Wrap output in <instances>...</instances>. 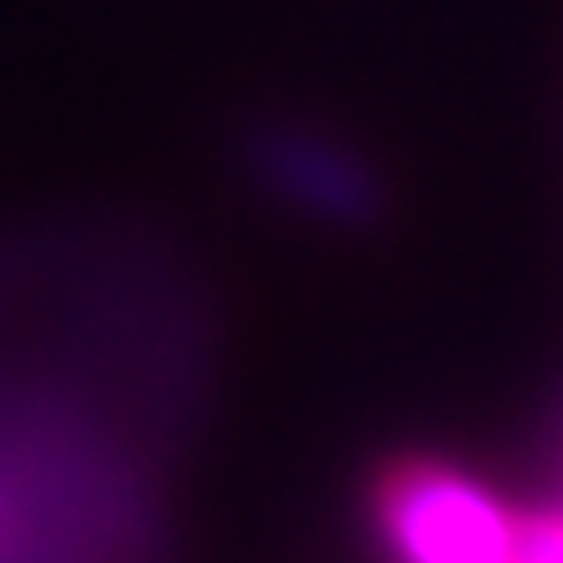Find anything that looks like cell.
I'll list each match as a JSON object with an SVG mask.
<instances>
[{"instance_id": "6da1fadb", "label": "cell", "mask_w": 563, "mask_h": 563, "mask_svg": "<svg viewBox=\"0 0 563 563\" xmlns=\"http://www.w3.org/2000/svg\"><path fill=\"white\" fill-rule=\"evenodd\" d=\"M376 520L401 563H507L514 514L444 463L401 457L376 483Z\"/></svg>"}, {"instance_id": "7a4b0ae2", "label": "cell", "mask_w": 563, "mask_h": 563, "mask_svg": "<svg viewBox=\"0 0 563 563\" xmlns=\"http://www.w3.org/2000/svg\"><path fill=\"white\" fill-rule=\"evenodd\" d=\"M263 169L276 176V188L288 201L313 207V213H369L376 207V188L351 157H339L332 144L320 139H301V132H282L257 151Z\"/></svg>"}, {"instance_id": "3957f363", "label": "cell", "mask_w": 563, "mask_h": 563, "mask_svg": "<svg viewBox=\"0 0 563 563\" xmlns=\"http://www.w3.org/2000/svg\"><path fill=\"white\" fill-rule=\"evenodd\" d=\"M514 558L520 563H563V501L514 514Z\"/></svg>"}, {"instance_id": "277c9868", "label": "cell", "mask_w": 563, "mask_h": 563, "mask_svg": "<svg viewBox=\"0 0 563 563\" xmlns=\"http://www.w3.org/2000/svg\"><path fill=\"white\" fill-rule=\"evenodd\" d=\"M507 563H520V558H507Z\"/></svg>"}]
</instances>
